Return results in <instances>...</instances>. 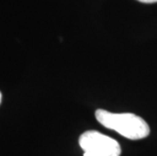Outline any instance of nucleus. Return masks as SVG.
Masks as SVG:
<instances>
[{"instance_id":"f257e3e1","label":"nucleus","mask_w":157,"mask_h":156,"mask_svg":"<svg viewBox=\"0 0 157 156\" xmlns=\"http://www.w3.org/2000/svg\"><path fill=\"white\" fill-rule=\"evenodd\" d=\"M95 118L103 127L116 131L130 140L144 139L150 134L148 124L134 114H116L105 109H98L95 112Z\"/></svg>"},{"instance_id":"f03ea898","label":"nucleus","mask_w":157,"mask_h":156,"mask_svg":"<svg viewBox=\"0 0 157 156\" xmlns=\"http://www.w3.org/2000/svg\"><path fill=\"white\" fill-rule=\"evenodd\" d=\"M79 145L83 156H120L121 147L113 139L96 131H87L80 136Z\"/></svg>"},{"instance_id":"7ed1b4c3","label":"nucleus","mask_w":157,"mask_h":156,"mask_svg":"<svg viewBox=\"0 0 157 156\" xmlns=\"http://www.w3.org/2000/svg\"><path fill=\"white\" fill-rule=\"evenodd\" d=\"M138 1L143 3H156L157 0H138Z\"/></svg>"},{"instance_id":"20e7f679","label":"nucleus","mask_w":157,"mask_h":156,"mask_svg":"<svg viewBox=\"0 0 157 156\" xmlns=\"http://www.w3.org/2000/svg\"><path fill=\"white\" fill-rule=\"evenodd\" d=\"M1 98H2V95H1V92H0V102H1Z\"/></svg>"}]
</instances>
